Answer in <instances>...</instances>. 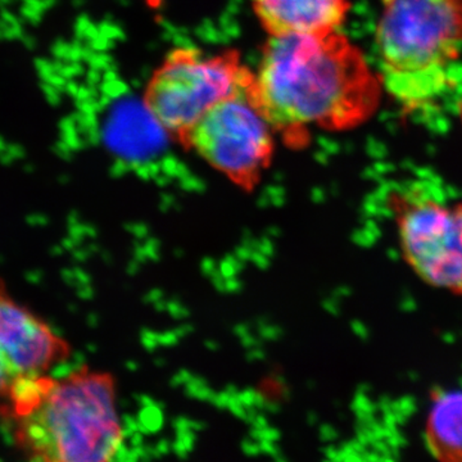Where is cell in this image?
<instances>
[{
    "label": "cell",
    "instance_id": "52a82bcc",
    "mask_svg": "<svg viewBox=\"0 0 462 462\" xmlns=\"http://www.w3.org/2000/svg\"><path fill=\"white\" fill-rule=\"evenodd\" d=\"M69 355V346L47 322L11 297L0 281V413Z\"/></svg>",
    "mask_w": 462,
    "mask_h": 462
},
{
    "label": "cell",
    "instance_id": "5b68a950",
    "mask_svg": "<svg viewBox=\"0 0 462 462\" xmlns=\"http://www.w3.org/2000/svg\"><path fill=\"white\" fill-rule=\"evenodd\" d=\"M254 78V69L243 62L238 51L179 47L166 54L149 78L143 105L163 132L182 143L209 109Z\"/></svg>",
    "mask_w": 462,
    "mask_h": 462
},
{
    "label": "cell",
    "instance_id": "277c9868",
    "mask_svg": "<svg viewBox=\"0 0 462 462\" xmlns=\"http://www.w3.org/2000/svg\"><path fill=\"white\" fill-rule=\"evenodd\" d=\"M398 248L425 284L462 298V202L428 179H410L388 193Z\"/></svg>",
    "mask_w": 462,
    "mask_h": 462
},
{
    "label": "cell",
    "instance_id": "8fae6325",
    "mask_svg": "<svg viewBox=\"0 0 462 462\" xmlns=\"http://www.w3.org/2000/svg\"><path fill=\"white\" fill-rule=\"evenodd\" d=\"M143 2H144L145 5H148V7L156 9L158 7H161V5H163V2H165V0H143Z\"/></svg>",
    "mask_w": 462,
    "mask_h": 462
},
{
    "label": "cell",
    "instance_id": "8992f818",
    "mask_svg": "<svg viewBox=\"0 0 462 462\" xmlns=\"http://www.w3.org/2000/svg\"><path fill=\"white\" fill-rule=\"evenodd\" d=\"M254 81L209 109L181 143L245 189L257 185L275 153L276 133L254 97Z\"/></svg>",
    "mask_w": 462,
    "mask_h": 462
},
{
    "label": "cell",
    "instance_id": "7a4b0ae2",
    "mask_svg": "<svg viewBox=\"0 0 462 462\" xmlns=\"http://www.w3.org/2000/svg\"><path fill=\"white\" fill-rule=\"evenodd\" d=\"M7 418L33 462H114L123 442L114 375L89 367L45 376Z\"/></svg>",
    "mask_w": 462,
    "mask_h": 462
},
{
    "label": "cell",
    "instance_id": "6da1fadb",
    "mask_svg": "<svg viewBox=\"0 0 462 462\" xmlns=\"http://www.w3.org/2000/svg\"><path fill=\"white\" fill-rule=\"evenodd\" d=\"M254 97L276 134L338 130L372 112L378 85L360 51L338 32L269 36L254 69Z\"/></svg>",
    "mask_w": 462,
    "mask_h": 462
},
{
    "label": "cell",
    "instance_id": "9c48e42d",
    "mask_svg": "<svg viewBox=\"0 0 462 462\" xmlns=\"http://www.w3.org/2000/svg\"><path fill=\"white\" fill-rule=\"evenodd\" d=\"M427 440L440 462H462V391H443L431 403Z\"/></svg>",
    "mask_w": 462,
    "mask_h": 462
},
{
    "label": "cell",
    "instance_id": "ba28073f",
    "mask_svg": "<svg viewBox=\"0 0 462 462\" xmlns=\"http://www.w3.org/2000/svg\"><path fill=\"white\" fill-rule=\"evenodd\" d=\"M252 9L267 36L325 35L338 32L348 0H252Z\"/></svg>",
    "mask_w": 462,
    "mask_h": 462
},
{
    "label": "cell",
    "instance_id": "3957f363",
    "mask_svg": "<svg viewBox=\"0 0 462 462\" xmlns=\"http://www.w3.org/2000/svg\"><path fill=\"white\" fill-rule=\"evenodd\" d=\"M375 44L388 93L410 109L433 106L462 48V0H382Z\"/></svg>",
    "mask_w": 462,
    "mask_h": 462
},
{
    "label": "cell",
    "instance_id": "30bf717a",
    "mask_svg": "<svg viewBox=\"0 0 462 462\" xmlns=\"http://www.w3.org/2000/svg\"><path fill=\"white\" fill-rule=\"evenodd\" d=\"M447 98L451 100L456 115L462 125V63H456L449 75V87Z\"/></svg>",
    "mask_w": 462,
    "mask_h": 462
}]
</instances>
